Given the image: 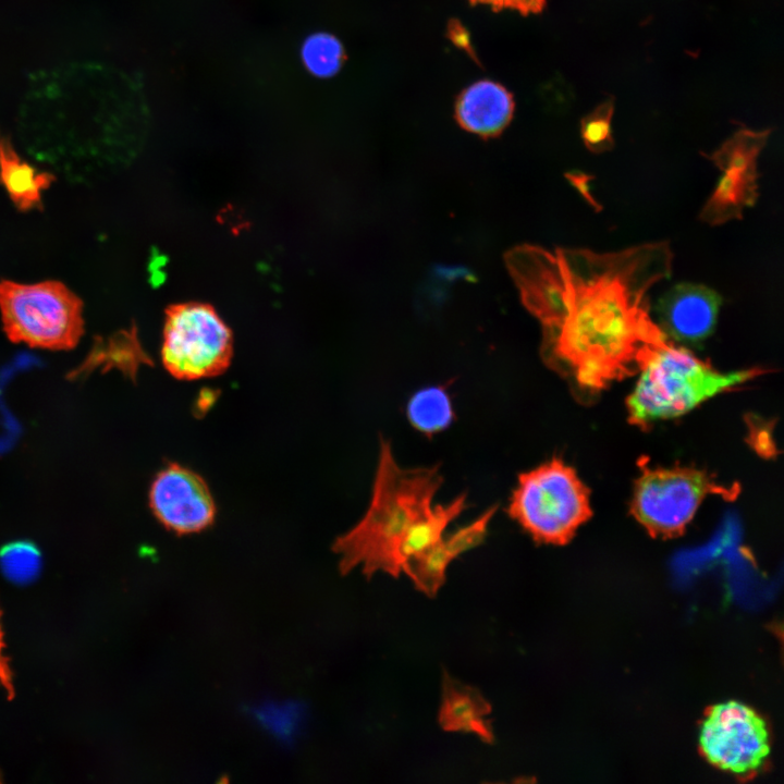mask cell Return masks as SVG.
<instances>
[{
	"mask_svg": "<svg viewBox=\"0 0 784 784\" xmlns=\"http://www.w3.org/2000/svg\"><path fill=\"white\" fill-rule=\"evenodd\" d=\"M524 306L542 328L547 363L598 391L639 370L669 339L650 317L651 289L672 274L666 242L617 252L520 245L505 255Z\"/></svg>",
	"mask_w": 784,
	"mask_h": 784,
	"instance_id": "1",
	"label": "cell"
},
{
	"mask_svg": "<svg viewBox=\"0 0 784 784\" xmlns=\"http://www.w3.org/2000/svg\"><path fill=\"white\" fill-rule=\"evenodd\" d=\"M442 482L436 465L417 468L399 465L390 441L381 437L369 506L332 544L341 573L359 567L366 577L379 572L397 577L402 573L403 538L432 509Z\"/></svg>",
	"mask_w": 784,
	"mask_h": 784,
	"instance_id": "2",
	"label": "cell"
},
{
	"mask_svg": "<svg viewBox=\"0 0 784 784\" xmlns=\"http://www.w3.org/2000/svg\"><path fill=\"white\" fill-rule=\"evenodd\" d=\"M639 370L627 408L630 420L642 426L678 417L759 373L757 369L719 371L669 341L653 350Z\"/></svg>",
	"mask_w": 784,
	"mask_h": 784,
	"instance_id": "3",
	"label": "cell"
},
{
	"mask_svg": "<svg viewBox=\"0 0 784 784\" xmlns=\"http://www.w3.org/2000/svg\"><path fill=\"white\" fill-rule=\"evenodd\" d=\"M506 512L535 541L553 544L567 542L591 515L588 490L559 458L518 475Z\"/></svg>",
	"mask_w": 784,
	"mask_h": 784,
	"instance_id": "4",
	"label": "cell"
},
{
	"mask_svg": "<svg viewBox=\"0 0 784 784\" xmlns=\"http://www.w3.org/2000/svg\"><path fill=\"white\" fill-rule=\"evenodd\" d=\"M0 313L8 338L32 347L70 350L84 332L83 303L59 281L1 280Z\"/></svg>",
	"mask_w": 784,
	"mask_h": 784,
	"instance_id": "5",
	"label": "cell"
},
{
	"mask_svg": "<svg viewBox=\"0 0 784 784\" xmlns=\"http://www.w3.org/2000/svg\"><path fill=\"white\" fill-rule=\"evenodd\" d=\"M232 355V332L213 307L191 302L167 310L161 360L172 377L189 381L219 376Z\"/></svg>",
	"mask_w": 784,
	"mask_h": 784,
	"instance_id": "6",
	"label": "cell"
},
{
	"mask_svg": "<svg viewBox=\"0 0 784 784\" xmlns=\"http://www.w3.org/2000/svg\"><path fill=\"white\" fill-rule=\"evenodd\" d=\"M733 497L706 473L689 469H645L636 482L632 510L651 534L682 532L708 494Z\"/></svg>",
	"mask_w": 784,
	"mask_h": 784,
	"instance_id": "7",
	"label": "cell"
},
{
	"mask_svg": "<svg viewBox=\"0 0 784 784\" xmlns=\"http://www.w3.org/2000/svg\"><path fill=\"white\" fill-rule=\"evenodd\" d=\"M699 748L712 765L750 776L767 763L770 733L764 719L754 709L727 701L708 710L700 726Z\"/></svg>",
	"mask_w": 784,
	"mask_h": 784,
	"instance_id": "8",
	"label": "cell"
},
{
	"mask_svg": "<svg viewBox=\"0 0 784 784\" xmlns=\"http://www.w3.org/2000/svg\"><path fill=\"white\" fill-rule=\"evenodd\" d=\"M771 130L739 128L718 149L707 154L721 176L702 207L699 219L720 225L740 219L745 209L758 199V158L765 147Z\"/></svg>",
	"mask_w": 784,
	"mask_h": 784,
	"instance_id": "9",
	"label": "cell"
},
{
	"mask_svg": "<svg viewBox=\"0 0 784 784\" xmlns=\"http://www.w3.org/2000/svg\"><path fill=\"white\" fill-rule=\"evenodd\" d=\"M149 506L166 529L181 536L207 529L217 515L216 502L205 479L177 463H168L154 478Z\"/></svg>",
	"mask_w": 784,
	"mask_h": 784,
	"instance_id": "10",
	"label": "cell"
},
{
	"mask_svg": "<svg viewBox=\"0 0 784 784\" xmlns=\"http://www.w3.org/2000/svg\"><path fill=\"white\" fill-rule=\"evenodd\" d=\"M721 303L720 295L706 285L676 284L658 302V326L667 339L699 343L712 333Z\"/></svg>",
	"mask_w": 784,
	"mask_h": 784,
	"instance_id": "11",
	"label": "cell"
},
{
	"mask_svg": "<svg viewBox=\"0 0 784 784\" xmlns=\"http://www.w3.org/2000/svg\"><path fill=\"white\" fill-rule=\"evenodd\" d=\"M514 108L513 96L504 86L481 79L458 96L455 118L465 131L481 137H493L511 122Z\"/></svg>",
	"mask_w": 784,
	"mask_h": 784,
	"instance_id": "12",
	"label": "cell"
},
{
	"mask_svg": "<svg viewBox=\"0 0 784 784\" xmlns=\"http://www.w3.org/2000/svg\"><path fill=\"white\" fill-rule=\"evenodd\" d=\"M490 713V703L477 688L443 672L438 721L444 731L470 733L491 744L494 734L488 719Z\"/></svg>",
	"mask_w": 784,
	"mask_h": 784,
	"instance_id": "13",
	"label": "cell"
},
{
	"mask_svg": "<svg viewBox=\"0 0 784 784\" xmlns=\"http://www.w3.org/2000/svg\"><path fill=\"white\" fill-rule=\"evenodd\" d=\"M56 181L50 172L39 171L15 151L0 133V184L21 211L41 208L42 192Z\"/></svg>",
	"mask_w": 784,
	"mask_h": 784,
	"instance_id": "14",
	"label": "cell"
},
{
	"mask_svg": "<svg viewBox=\"0 0 784 784\" xmlns=\"http://www.w3.org/2000/svg\"><path fill=\"white\" fill-rule=\"evenodd\" d=\"M466 500V494H460L449 503L433 504L426 515L411 526L400 548L402 566L408 558L433 546L444 537L448 526L467 507Z\"/></svg>",
	"mask_w": 784,
	"mask_h": 784,
	"instance_id": "15",
	"label": "cell"
},
{
	"mask_svg": "<svg viewBox=\"0 0 784 784\" xmlns=\"http://www.w3.org/2000/svg\"><path fill=\"white\" fill-rule=\"evenodd\" d=\"M406 416L412 427L427 437L445 430L455 417L452 399L442 385L416 391L407 402Z\"/></svg>",
	"mask_w": 784,
	"mask_h": 784,
	"instance_id": "16",
	"label": "cell"
},
{
	"mask_svg": "<svg viewBox=\"0 0 784 784\" xmlns=\"http://www.w3.org/2000/svg\"><path fill=\"white\" fill-rule=\"evenodd\" d=\"M442 539L408 558L402 566V573L427 597H434L439 592L445 583L448 567L453 561Z\"/></svg>",
	"mask_w": 784,
	"mask_h": 784,
	"instance_id": "17",
	"label": "cell"
},
{
	"mask_svg": "<svg viewBox=\"0 0 784 784\" xmlns=\"http://www.w3.org/2000/svg\"><path fill=\"white\" fill-rule=\"evenodd\" d=\"M305 69L314 76L329 78L335 75L344 62V49L332 34L319 32L309 35L301 47Z\"/></svg>",
	"mask_w": 784,
	"mask_h": 784,
	"instance_id": "18",
	"label": "cell"
},
{
	"mask_svg": "<svg viewBox=\"0 0 784 784\" xmlns=\"http://www.w3.org/2000/svg\"><path fill=\"white\" fill-rule=\"evenodd\" d=\"M40 565V553L28 541H14L0 550V568L12 583L33 581L39 573Z\"/></svg>",
	"mask_w": 784,
	"mask_h": 784,
	"instance_id": "19",
	"label": "cell"
},
{
	"mask_svg": "<svg viewBox=\"0 0 784 784\" xmlns=\"http://www.w3.org/2000/svg\"><path fill=\"white\" fill-rule=\"evenodd\" d=\"M613 113L614 99L608 98L583 118L580 122V135L586 148L591 152L602 154L613 148Z\"/></svg>",
	"mask_w": 784,
	"mask_h": 784,
	"instance_id": "20",
	"label": "cell"
},
{
	"mask_svg": "<svg viewBox=\"0 0 784 784\" xmlns=\"http://www.w3.org/2000/svg\"><path fill=\"white\" fill-rule=\"evenodd\" d=\"M498 505H492L467 525L443 537V543L453 560L478 547L487 537L489 525L495 515Z\"/></svg>",
	"mask_w": 784,
	"mask_h": 784,
	"instance_id": "21",
	"label": "cell"
},
{
	"mask_svg": "<svg viewBox=\"0 0 784 784\" xmlns=\"http://www.w3.org/2000/svg\"><path fill=\"white\" fill-rule=\"evenodd\" d=\"M474 4L487 5L494 10H512L520 14H536L543 10L547 0H469Z\"/></svg>",
	"mask_w": 784,
	"mask_h": 784,
	"instance_id": "22",
	"label": "cell"
},
{
	"mask_svg": "<svg viewBox=\"0 0 784 784\" xmlns=\"http://www.w3.org/2000/svg\"><path fill=\"white\" fill-rule=\"evenodd\" d=\"M1 614L0 610V687L7 691L8 698L12 699L15 693L9 659L3 654L4 641L1 628Z\"/></svg>",
	"mask_w": 784,
	"mask_h": 784,
	"instance_id": "23",
	"label": "cell"
}]
</instances>
